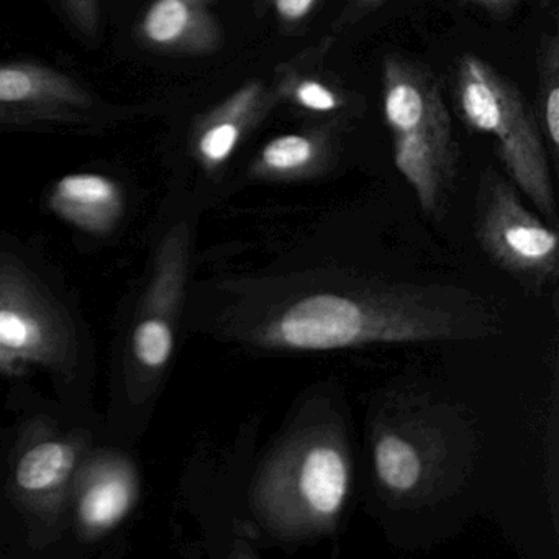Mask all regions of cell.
<instances>
[{"label": "cell", "instance_id": "1", "mask_svg": "<svg viewBox=\"0 0 559 559\" xmlns=\"http://www.w3.org/2000/svg\"><path fill=\"white\" fill-rule=\"evenodd\" d=\"M382 112L399 173L414 189L421 207L437 211L453 185L460 162V146L440 84L424 64L402 55H385Z\"/></svg>", "mask_w": 559, "mask_h": 559}, {"label": "cell", "instance_id": "2", "mask_svg": "<svg viewBox=\"0 0 559 559\" xmlns=\"http://www.w3.org/2000/svg\"><path fill=\"white\" fill-rule=\"evenodd\" d=\"M451 97L461 122L496 140L510 178L543 214L555 218L548 148L522 91L483 58L464 53L454 67Z\"/></svg>", "mask_w": 559, "mask_h": 559}, {"label": "cell", "instance_id": "3", "mask_svg": "<svg viewBox=\"0 0 559 559\" xmlns=\"http://www.w3.org/2000/svg\"><path fill=\"white\" fill-rule=\"evenodd\" d=\"M68 349L63 322L15 270H0V372L28 365H57Z\"/></svg>", "mask_w": 559, "mask_h": 559}, {"label": "cell", "instance_id": "4", "mask_svg": "<svg viewBox=\"0 0 559 559\" xmlns=\"http://www.w3.org/2000/svg\"><path fill=\"white\" fill-rule=\"evenodd\" d=\"M480 237L484 243L516 270L555 266L558 237L536 221L516 198L512 186L496 171L486 173L480 188Z\"/></svg>", "mask_w": 559, "mask_h": 559}, {"label": "cell", "instance_id": "5", "mask_svg": "<svg viewBox=\"0 0 559 559\" xmlns=\"http://www.w3.org/2000/svg\"><path fill=\"white\" fill-rule=\"evenodd\" d=\"M333 40L335 38L325 37L290 60L277 64L270 84L280 104H286L302 116L329 120V123L338 126L343 120L361 116L365 100L323 67Z\"/></svg>", "mask_w": 559, "mask_h": 559}, {"label": "cell", "instance_id": "6", "mask_svg": "<svg viewBox=\"0 0 559 559\" xmlns=\"http://www.w3.org/2000/svg\"><path fill=\"white\" fill-rule=\"evenodd\" d=\"M277 106L280 100L270 83L248 81L195 120L192 155L205 171H218Z\"/></svg>", "mask_w": 559, "mask_h": 559}, {"label": "cell", "instance_id": "7", "mask_svg": "<svg viewBox=\"0 0 559 559\" xmlns=\"http://www.w3.org/2000/svg\"><path fill=\"white\" fill-rule=\"evenodd\" d=\"M365 307L346 297H307L290 307L276 322L274 340L297 349H336L362 342L374 335Z\"/></svg>", "mask_w": 559, "mask_h": 559}, {"label": "cell", "instance_id": "8", "mask_svg": "<svg viewBox=\"0 0 559 559\" xmlns=\"http://www.w3.org/2000/svg\"><path fill=\"white\" fill-rule=\"evenodd\" d=\"M215 0H153L139 25L143 45L166 55L207 57L221 50L224 32Z\"/></svg>", "mask_w": 559, "mask_h": 559}, {"label": "cell", "instance_id": "9", "mask_svg": "<svg viewBox=\"0 0 559 559\" xmlns=\"http://www.w3.org/2000/svg\"><path fill=\"white\" fill-rule=\"evenodd\" d=\"M286 506L297 507V516L323 523L338 515L348 493V464L332 444L306 448L290 463L286 480Z\"/></svg>", "mask_w": 559, "mask_h": 559}, {"label": "cell", "instance_id": "10", "mask_svg": "<svg viewBox=\"0 0 559 559\" xmlns=\"http://www.w3.org/2000/svg\"><path fill=\"white\" fill-rule=\"evenodd\" d=\"M338 126L325 123L302 132L274 136L250 163V176L261 181L287 182L325 175L340 150Z\"/></svg>", "mask_w": 559, "mask_h": 559}, {"label": "cell", "instance_id": "11", "mask_svg": "<svg viewBox=\"0 0 559 559\" xmlns=\"http://www.w3.org/2000/svg\"><path fill=\"white\" fill-rule=\"evenodd\" d=\"M93 104L84 87L71 78L32 63L0 67V106L19 109H86Z\"/></svg>", "mask_w": 559, "mask_h": 559}, {"label": "cell", "instance_id": "12", "mask_svg": "<svg viewBox=\"0 0 559 559\" xmlns=\"http://www.w3.org/2000/svg\"><path fill=\"white\" fill-rule=\"evenodd\" d=\"M50 205L64 221L83 230L103 234L122 215L119 185L94 173H76L61 178L50 195Z\"/></svg>", "mask_w": 559, "mask_h": 559}, {"label": "cell", "instance_id": "13", "mask_svg": "<svg viewBox=\"0 0 559 559\" xmlns=\"http://www.w3.org/2000/svg\"><path fill=\"white\" fill-rule=\"evenodd\" d=\"M136 499L135 473L120 460L104 461L91 469L80 493V519L84 528L103 533L126 519Z\"/></svg>", "mask_w": 559, "mask_h": 559}, {"label": "cell", "instance_id": "14", "mask_svg": "<svg viewBox=\"0 0 559 559\" xmlns=\"http://www.w3.org/2000/svg\"><path fill=\"white\" fill-rule=\"evenodd\" d=\"M538 97H536V119L545 139L546 148L552 158L559 153V38L556 34L542 35L538 57Z\"/></svg>", "mask_w": 559, "mask_h": 559}, {"label": "cell", "instance_id": "15", "mask_svg": "<svg viewBox=\"0 0 559 559\" xmlns=\"http://www.w3.org/2000/svg\"><path fill=\"white\" fill-rule=\"evenodd\" d=\"M76 463V453L63 441H44L28 450L19 461L17 480L27 492H47L57 489L70 476Z\"/></svg>", "mask_w": 559, "mask_h": 559}, {"label": "cell", "instance_id": "16", "mask_svg": "<svg viewBox=\"0 0 559 559\" xmlns=\"http://www.w3.org/2000/svg\"><path fill=\"white\" fill-rule=\"evenodd\" d=\"M379 479L395 492H407L420 479L421 463L417 450L408 441L385 435L379 440L374 453Z\"/></svg>", "mask_w": 559, "mask_h": 559}, {"label": "cell", "instance_id": "17", "mask_svg": "<svg viewBox=\"0 0 559 559\" xmlns=\"http://www.w3.org/2000/svg\"><path fill=\"white\" fill-rule=\"evenodd\" d=\"M175 346L171 326L142 322L133 332V353L145 368L162 369L169 361Z\"/></svg>", "mask_w": 559, "mask_h": 559}, {"label": "cell", "instance_id": "18", "mask_svg": "<svg viewBox=\"0 0 559 559\" xmlns=\"http://www.w3.org/2000/svg\"><path fill=\"white\" fill-rule=\"evenodd\" d=\"M323 0H267L271 12L284 32H299L309 24Z\"/></svg>", "mask_w": 559, "mask_h": 559}, {"label": "cell", "instance_id": "19", "mask_svg": "<svg viewBox=\"0 0 559 559\" xmlns=\"http://www.w3.org/2000/svg\"><path fill=\"white\" fill-rule=\"evenodd\" d=\"M64 12L78 31L94 37L99 28V2L97 0H61Z\"/></svg>", "mask_w": 559, "mask_h": 559}, {"label": "cell", "instance_id": "20", "mask_svg": "<svg viewBox=\"0 0 559 559\" xmlns=\"http://www.w3.org/2000/svg\"><path fill=\"white\" fill-rule=\"evenodd\" d=\"M385 2L388 0H346V4L343 5L338 17L333 21V34H342V32L355 27L356 24L379 11Z\"/></svg>", "mask_w": 559, "mask_h": 559}, {"label": "cell", "instance_id": "21", "mask_svg": "<svg viewBox=\"0 0 559 559\" xmlns=\"http://www.w3.org/2000/svg\"><path fill=\"white\" fill-rule=\"evenodd\" d=\"M60 117H67V112L0 106V123L34 122V120L60 119Z\"/></svg>", "mask_w": 559, "mask_h": 559}, {"label": "cell", "instance_id": "22", "mask_svg": "<svg viewBox=\"0 0 559 559\" xmlns=\"http://www.w3.org/2000/svg\"><path fill=\"white\" fill-rule=\"evenodd\" d=\"M464 2L487 12L492 17H506L520 4V0H464Z\"/></svg>", "mask_w": 559, "mask_h": 559}]
</instances>
